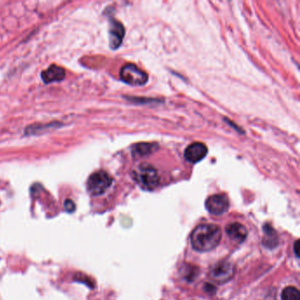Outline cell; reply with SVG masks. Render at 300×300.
<instances>
[{"label": "cell", "instance_id": "14", "mask_svg": "<svg viewBox=\"0 0 300 300\" xmlns=\"http://www.w3.org/2000/svg\"><path fill=\"white\" fill-rule=\"evenodd\" d=\"M282 300H300V291L292 286L286 287L282 292Z\"/></svg>", "mask_w": 300, "mask_h": 300}, {"label": "cell", "instance_id": "9", "mask_svg": "<svg viewBox=\"0 0 300 300\" xmlns=\"http://www.w3.org/2000/svg\"><path fill=\"white\" fill-rule=\"evenodd\" d=\"M41 77L45 84L62 81L65 78V70L62 67L52 64L42 72Z\"/></svg>", "mask_w": 300, "mask_h": 300}, {"label": "cell", "instance_id": "4", "mask_svg": "<svg viewBox=\"0 0 300 300\" xmlns=\"http://www.w3.org/2000/svg\"><path fill=\"white\" fill-rule=\"evenodd\" d=\"M121 79L130 86H143L148 82V74L133 63L124 65L120 72Z\"/></svg>", "mask_w": 300, "mask_h": 300}, {"label": "cell", "instance_id": "13", "mask_svg": "<svg viewBox=\"0 0 300 300\" xmlns=\"http://www.w3.org/2000/svg\"><path fill=\"white\" fill-rule=\"evenodd\" d=\"M58 124L57 123H53V124H35L34 126L31 125L29 126L26 129V135H36V133H43L44 130L47 129H52V128H57Z\"/></svg>", "mask_w": 300, "mask_h": 300}, {"label": "cell", "instance_id": "16", "mask_svg": "<svg viewBox=\"0 0 300 300\" xmlns=\"http://www.w3.org/2000/svg\"><path fill=\"white\" fill-rule=\"evenodd\" d=\"M294 252H295L296 256L298 258H300V242H299V240H297L296 241L295 244H294Z\"/></svg>", "mask_w": 300, "mask_h": 300}, {"label": "cell", "instance_id": "2", "mask_svg": "<svg viewBox=\"0 0 300 300\" xmlns=\"http://www.w3.org/2000/svg\"><path fill=\"white\" fill-rule=\"evenodd\" d=\"M132 177L134 181L144 190H153L158 185L159 181L157 170L147 164L138 166L132 172Z\"/></svg>", "mask_w": 300, "mask_h": 300}, {"label": "cell", "instance_id": "1", "mask_svg": "<svg viewBox=\"0 0 300 300\" xmlns=\"http://www.w3.org/2000/svg\"><path fill=\"white\" fill-rule=\"evenodd\" d=\"M222 238L221 229L212 224L198 225L191 234V244L198 252H208L218 247Z\"/></svg>", "mask_w": 300, "mask_h": 300}, {"label": "cell", "instance_id": "3", "mask_svg": "<svg viewBox=\"0 0 300 300\" xmlns=\"http://www.w3.org/2000/svg\"><path fill=\"white\" fill-rule=\"evenodd\" d=\"M113 183V179L107 172H95L87 180V190L94 196L103 195Z\"/></svg>", "mask_w": 300, "mask_h": 300}, {"label": "cell", "instance_id": "15", "mask_svg": "<svg viewBox=\"0 0 300 300\" xmlns=\"http://www.w3.org/2000/svg\"><path fill=\"white\" fill-rule=\"evenodd\" d=\"M63 206H64L65 210H66L67 212H69V213H72L76 210V205L74 204L73 201L70 200V199H66V200L64 201Z\"/></svg>", "mask_w": 300, "mask_h": 300}, {"label": "cell", "instance_id": "8", "mask_svg": "<svg viewBox=\"0 0 300 300\" xmlns=\"http://www.w3.org/2000/svg\"><path fill=\"white\" fill-rule=\"evenodd\" d=\"M208 153V148L203 143H193L186 148L184 157L191 163L199 162Z\"/></svg>", "mask_w": 300, "mask_h": 300}, {"label": "cell", "instance_id": "7", "mask_svg": "<svg viewBox=\"0 0 300 300\" xmlns=\"http://www.w3.org/2000/svg\"><path fill=\"white\" fill-rule=\"evenodd\" d=\"M124 34H125V29H124L123 24L117 21L112 19L110 21V46L112 49H116L119 48L121 44L123 43Z\"/></svg>", "mask_w": 300, "mask_h": 300}, {"label": "cell", "instance_id": "11", "mask_svg": "<svg viewBox=\"0 0 300 300\" xmlns=\"http://www.w3.org/2000/svg\"><path fill=\"white\" fill-rule=\"evenodd\" d=\"M158 149L157 143H140L135 144L132 147L134 157L143 158L155 153Z\"/></svg>", "mask_w": 300, "mask_h": 300}, {"label": "cell", "instance_id": "10", "mask_svg": "<svg viewBox=\"0 0 300 300\" xmlns=\"http://www.w3.org/2000/svg\"><path fill=\"white\" fill-rule=\"evenodd\" d=\"M226 234L235 243H242L248 236V230L240 223H232L226 226Z\"/></svg>", "mask_w": 300, "mask_h": 300}, {"label": "cell", "instance_id": "12", "mask_svg": "<svg viewBox=\"0 0 300 300\" xmlns=\"http://www.w3.org/2000/svg\"><path fill=\"white\" fill-rule=\"evenodd\" d=\"M263 245L268 248H276L278 244V237L276 231L269 224H265L263 226Z\"/></svg>", "mask_w": 300, "mask_h": 300}, {"label": "cell", "instance_id": "5", "mask_svg": "<svg viewBox=\"0 0 300 300\" xmlns=\"http://www.w3.org/2000/svg\"><path fill=\"white\" fill-rule=\"evenodd\" d=\"M235 274L234 263L229 261H220L210 268V276L219 284L226 283L233 278Z\"/></svg>", "mask_w": 300, "mask_h": 300}, {"label": "cell", "instance_id": "6", "mask_svg": "<svg viewBox=\"0 0 300 300\" xmlns=\"http://www.w3.org/2000/svg\"><path fill=\"white\" fill-rule=\"evenodd\" d=\"M228 198L226 195L219 194V195H210L206 200L205 207L210 214L220 216L227 212L229 210Z\"/></svg>", "mask_w": 300, "mask_h": 300}]
</instances>
